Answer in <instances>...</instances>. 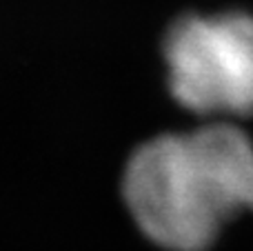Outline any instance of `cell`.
<instances>
[{
    "label": "cell",
    "mask_w": 253,
    "mask_h": 251,
    "mask_svg": "<svg viewBox=\"0 0 253 251\" xmlns=\"http://www.w3.org/2000/svg\"><path fill=\"white\" fill-rule=\"evenodd\" d=\"M169 89L196 114L253 116V18L184 16L165 38Z\"/></svg>",
    "instance_id": "7a4b0ae2"
},
{
    "label": "cell",
    "mask_w": 253,
    "mask_h": 251,
    "mask_svg": "<svg viewBox=\"0 0 253 251\" xmlns=\"http://www.w3.org/2000/svg\"><path fill=\"white\" fill-rule=\"evenodd\" d=\"M123 191L149 240L205 251L224 222L253 209V145L227 123L158 136L126 163Z\"/></svg>",
    "instance_id": "6da1fadb"
}]
</instances>
